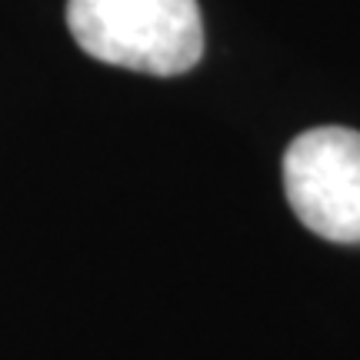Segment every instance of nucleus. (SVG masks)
<instances>
[{"mask_svg": "<svg viewBox=\"0 0 360 360\" xmlns=\"http://www.w3.org/2000/svg\"><path fill=\"white\" fill-rule=\"evenodd\" d=\"M283 191L297 220L330 244H360V134L314 127L283 154Z\"/></svg>", "mask_w": 360, "mask_h": 360, "instance_id": "2", "label": "nucleus"}, {"mask_svg": "<svg viewBox=\"0 0 360 360\" xmlns=\"http://www.w3.org/2000/svg\"><path fill=\"white\" fill-rule=\"evenodd\" d=\"M64 17L87 57L137 74L177 77L204 53L197 0H67Z\"/></svg>", "mask_w": 360, "mask_h": 360, "instance_id": "1", "label": "nucleus"}]
</instances>
